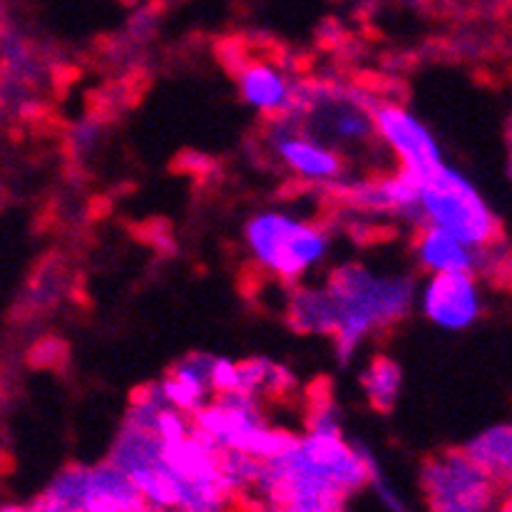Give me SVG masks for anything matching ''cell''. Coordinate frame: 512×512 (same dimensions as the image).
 Listing matches in <instances>:
<instances>
[{"label":"cell","instance_id":"cell-7","mask_svg":"<svg viewBox=\"0 0 512 512\" xmlns=\"http://www.w3.org/2000/svg\"><path fill=\"white\" fill-rule=\"evenodd\" d=\"M373 122L378 140L396 162L398 174L406 179L426 177L445 162L433 132L408 107L396 102H373Z\"/></svg>","mask_w":512,"mask_h":512},{"label":"cell","instance_id":"cell-13","mask_svg":"<svg viewBox=\"0 0 512 512\" xmlns=\"http://www.w3.org/2000/svg\"><path fill=\"white\" fill-rule=\"evenodd\" d=\"M371 485H373V488H376V493H378V500H381V503H383V508H386L388 512H413L411 505H408L406 500H403L401 495H398L396 490H393L391 485H388L386 480H383L381 475H378V473L373 475Z\"/></svg>","mask_w":512,"mask_h":512},{"label":"cell","instance_id":"cell-15","mask_svg":"<svg viewBox=\"0 0 512 512\" xmlns=\"http://www.w3.org/2000/svg\"><path fill=\"white\" fill-rule=\"evenodd\" d=\"M505 512H508V510H505Z\"/></svg>","mask_w":512,"mask_h":512},{"label":"cell","instance_id":"cell-14","mask_svg":"<svg viewBox=\"0 0 512 512\" xmlns=\"http://www.w3.org/2000/svg\"><path fill=\"white\" fill-rule=\"evenodd\" d=\"M0 512H30L28 508H0Z\"/></svg>","mask_w":512,"mask_h":512},{"label":"cell","instance_id":"cell-10","mask_svg":"<svg viewBox=\"0 0 512 512\" xmlns=\"http://www.w3.org/2000/svg\"><path fill=\"white\" fill-rule=\"evenodd\" d=\"M237 83L242 100L264 120H276L294 110L301 85H304L294 75H289L284 65L266 58L247 60L237 70Z\"/></svg>","mask_w":512,"mask_h":512},{"label":"cell","instance_id":"cell-12","mask_svg":"<svg viewBox=\"0 0 512 512\" xmlns=\"http://www.w3.org/2000/svg\"><path fill=\"white\" fill-rule=\"evenodd\" d=\"M363 388L373 406L381 411H391L401 393V368L388 358H376L363 376Z\"/></svg>","mask_w":512,"mask_h":512},{"label":"cell","instance_id":"cell-9","mask_svg":"<svg viewBox=\"0 0 512 512\" xmlns=\"http://www.w3.org/2000/svg\"><path fill=\"white\" fill-rule=\"evenodd\" d=\"M498 247H473L463 239L445 234L440 229L423 227L413 237V259L426 276L468 274L480 279L485 271L493 269V252Z\"/></svg>","mask_w":512,"mask_h":512},{"label":"cell","instance_id":"cell-2","mask_svg":"<svg viewBox=\"0 0 512 512\" xmlns=\"http://www.w3.org/2000/svg\"><path fill=\"white\" fill-rule=\"evenodd\" d=\"M376 463L363 448L331 435H294L281 450L259 460L247 508L264 512L343 510L346 500L371 485Z\"/></svg>","mask_w":512,"mask_h":512},{"label":"cell","instance_id":"cell-1","mask_svg":"<svg viewBox=\"0 0 512 512\" xmlns=\"http://www.w3.org/2000/svg\"><path fill=\"white\" fill-rule=\"evenodd\" d=\"M416 281L408 274L346 264L324 284H296L289 296V319L304 334H329L343 358L363 341L403 321L416 301Z\"/></svg>","mask_w":512,"mask_h":512},{"label":"cell","instance_id":"cell-3","mask_svg":"<svg viewBox=\"0 0 512 512\" xmlns=\"http://www.w3.org/2000/svg\"><path fill=\"white\" fill-rule=\"evenodd\" d=\"M403 177V174H401ZM411 204L403 222L413 229H440L473 247H500L503 232L475 184L448 162L421 179H408Z\"/></svg>","mask_w":512,"mask_h":512},{"label":"cell","instance_id":"cell-8","mask_svg":"<svg viewBox=\"0 0 512 512\" xmlns=\"http://www.w3.org/2000/svg\"><path fill=\"white\" fill-rule=\"evenodd\" d=\"M421 314L443 331H465L485 314V296L480 279L468 274L426 276L416 291Z\"/></svg>","mask_w":512,"mask_h":512},{"label":"cell","instance_id":"cell-4","mask_svg":"<svg viewBox=\"0 0 512 512\" xmlns=\"http://www.w3.org/2000/svg\"><path fill=\"white\" fill-rule=\"evenodd\" d=\"M244 244L259 269L296 286L329 256V232L299 214L264 209L244 224Z\"/></svg>","mask_w":512,"mask_h":512},{"label":"cell","instance_id":"cell-6","mask_svg":"<svg viewBox=\"0 0 512 512\" xmlns=\"http://www.w3.org/2000/svg\"><path fill=\"white\" fill-rule=\"evenodd\" d=\"M428 512H505L503 485L470 463L460 450L438 455L423 470Z\"/></svg>","mask_w":512,"mask_h":512},{"label":"cell","instance_id":"cell-5","mask_svg":"<svg viewBox=\"0 0 512 512\" xmlns=\"http://www.w3.org/2000/svg\"><path fill=\"white\" fill-rule=\"evenodd\" d=\"M266 155L286 174L309 187H324L329 192H348L356 184L366 182L339 152L329 150L319 140L306 135L286 115L266 120L264 127Z\"/></svg>","mask_w":512,"mask_h":512},{"label":"cell","instance_id":"cell-11","mask_svg":"<svg viewBox=\"0 0 512 512\" xmlns=\"http://www.w3.org/2000/svg\"><path fill=\"white\" fill-rule=\"evenodd\" d=\"M512 435L508 426H495L490 430H483L480 435H475L473 440H468L460 453L470 460L473 465H478L485 475L495 480L500 485H508L510 480V458H512Z\"/></svg>","mask_w":512,"mask_h":512}]
</instances>
